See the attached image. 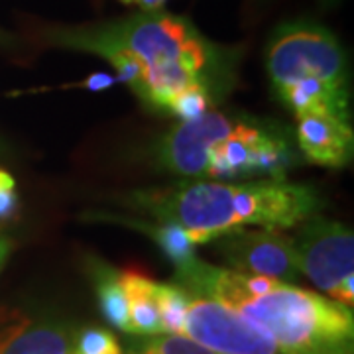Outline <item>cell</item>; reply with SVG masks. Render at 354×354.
Instances as JSON below:
<instances>
[{
    "label": "cell",
    "instance_id": "cell-1",
    "mask_svg": "<svg viewBox=\"0 0 354 354\" xmlns=\"http://www.w3.org/2000/svg\"><path fill=\"white\" fill-rule=\"evenodd\" d=\"M46 46L106 59L148 109L167 113L179 93L203 87L218 102L234 85L239 50L221 46L185 16L165 10L79 26H46Z\"/></svg>",
    "mask_w": 354,
    "mask_h": 354
},
{
    "label": "cell",
    "instance_id": "cell-2",
    "mask_svg": "<svg viewBox=\"0 0 354 354\" xmlns=\"http://www.w3.org/2000/svg\"><path fill=\"white\" fill-rule=\"evenodd\" d=\"M174 283L236 311L288 354H354L353 309L317 291L199 258L176 268Z\"/></svg>",
    "mask_w": 354,
    "mask_h": 354
},
{
    "label": "cell",
    "instance_id": "cell-3",
    "mask_svg": "<svg viewBox=\"0 0 354 354\" xmlns=\"http://www.w3.org/2000/svg\"><path fill=\"white\" fill-rule=\"evenodd\" d=\"M122 205L152 216L156 223L181 227L195 244L215 241L234 228H297L323 209L317 189L288 179L181 181L167 187L132 191Z\"/></svg>",
    "mask_w": 354,
    "mask_h": 354
},
{
    "label": "cell",
    "instance_id": "cell-4",
    "mask_svg": "<svg viewBox=\"0 0 354 354\" xmlns=\"http://www.w3.org/2000/svg\"><path fill=\"white\" fill-rule=\"evenodd\" d=\"M266 71L276 99L295 116L329 114L351 124L346 51L323 24L309 18L279 24L266 46Z\"/></svg>",
    "mask_w": 354,
    "mask_h": 354
},
{
    "label": "cell",
    "instance_id": "cell-5",
    "mask_svg": "<svg viewBox=\"0 0 354 354\" xmlns=\"http://www.w3.org/2000/svg\"><path fill=\"white\" fill-rule=\"evenodd\" d=\"M293 254L304 274L329 299L353 309L354 234L342 223L313 216L297 227Z\"/></svg>",
    "mask_w": 354,
    "mask_h": 354
},
{
    "label": "cell",
    "instance_id": "cell-6",
    "mask_svg": "<svg viewBox=\"0 0 354 354\" xmlns=\"http://www.w3.org/2000/svg\"><path fill=\"white\" fill-rule=\"evenodd\" d=\"M189 293L183 335L221 354H288L266 330L211 297Z\"/></svg>",
    "mask_w": 354,
    "mask_h": 354
},
{
    "label": "cell",
    "instance_id": "cell-7",
    "mask_svg": "<svg viewBox=\"0 0 354 354\" xmlns=\"http://www.w3.org/2000/svg\"><path fill=\"white\" fill-rule=\"evenodd\" d=\"M215 250L230 270L254 274L278 281H297L299 270L295 264L293 241L286 230L274 228H234L211 241Z\"/></svg>",
    "mask_w": 354,
    "mask_h": 354
},
{
    "label": "cell",
    "instance_id": "cell-8",
    "mask_svg": "<svg viewBox=\"0 0 354 354\" xmlns=\"http://www.w3.org/2000/svg\"><path fill=\"white\" fill-rule=\"evenodd\" d=\"M241 122L211 106L199 116L171 128L156 146V162L169 174L201 179L207 171L211 146L227 138Z\"/></svg>",
    "mask_w": 354,
    "mask_h": 354
},
{
    "label": "cell",
    "instance_id": "cell-9",
    "mask_svg": "<svg viewBox=\"0 0 354 354\" xmlns=\"http://www.w3.org/2000/svg\"><path fill=\"white\" fill-rule=\"evenodd\" d=\"M73 335L65 323L20 307H0V354H65Z\"/></svg>",
    "mask_w": 354,
    "mask_h": 354
},
{
    "label": "cell",
    "instance_id": "cell-10",
    "mask_svg": "<svg viewBox=\"0 0 354 354\" xmlns=\"http://www.w3.org/2000/svg\"><path fill=\"white\" fill-rule=\"evenodd\" d=\"M297 144L311 164L344 167L353 160V124L329 114L297 116Z\"/></svg>",
    "mask_w": 354,
    "mask_h": 354
},
{
    "label": "cell",
    "instance_id": "cell-11",
    "mask_svg": "<svg viewBox=\"0 0 354 354\" xmlns=\"http://www.w3.org/2000/svg\"><path fill=\"white\" fill-rule=\"evenodd\" d=\"M270 130L272 128H268L266 124L241 122L227 138L211 146L205 177L211 179L254 177L256 152Z\"/></svg>",
    "mask_w": 354,
    "mask_h": 354
},
{
    "label": "cell",
    "instance_id": "cell-12",
    "mask_svg": "<svg viewBox=\"0 0 354 354\" xmlns=\"http://www.w3.org/2000/svg\"><path fill=\"white\" fill-rule=\"evenodd\" d=\"M120 279L128 301V333L140 337L164 335L160 313L153 299L156 281L134 270L120 272Z\"/></svg>",
    "mask_w": 354,
    "mask_h": 354
},
{
    "label": "cell",
    "instance_id": "cell-13",
    "mask_svg": "<svg viewBox=\"0 0 354 354\" xmlns=\"http://www.w3.org/2000/svg\"><path fill=\"white\" fill-rule=\"evenodd\" d=\"M93 218L97 221H109V223H118L124 227L134 228L142 234L150 236L158 248L174 262L176 268L189 264L193 258H197L195 254V242L191 241V236L177 225L169 223H148L142 218H130V216H116V215H102V213H93Z\"/></svg>",
    "mask_w": 354,
    "mask_h": 354
},
{
    "label": "cell",
    "instance_id": "cell-14",
    "mask_svg": "<svg viewBox=\"0 0 354 354\" xmlns=\"http://www.w3.org/2000/svg\"><path fill=\"white\" fill-rule=\"evenodd\" d=\"M91 274H93V283L99 297L102 317L114 329L128 333V301L120 272L101 260H95L91 264Z\"/></svg>",
    "mask_w": 354,
    "mask_h": 354
},
{
    "label": "cell",
    "instance_id": "cell-15",
    "mask_svg": "<svg viewBox=\"0 0 354 354\" xmlns=\"http://www.w3.org/2000/svg\"><path fill=\"white\" fill-rule=\"evenodd\" d=\"M153 299L162 321V333L164 335H183L185 325V311L189 293L177 283H160L153 286Z\"/></svg>",
    "mask_w": 354,
    "mask_h": 354
},
{
    "label": "cell",
    "instance_id": "cell-16",
    "mask_svg": "<svg viewBox=\"0 0 354 354\" xmlns=\"http://www.w3.org/2000/svg\"><path fill=\"white\" fill-rule=\"evenodd\" d=\"M73 351L77 354H124L118 339L102 327L79 330L73 337Z\"/></svg>",
    "mask_w": 354,
    "mask_h": 354
},
{
    "label": "cell",
    "instance_id": "cell-17",
    "mask_svg": "<svg viewBox=\"0 0 354 354\" xmlns=\"http://www.w3.org/2000/svg\"><path fill=\"white\" fill-rule=\"evenodd\" d=\"M213 104H215V99L211 97V93L207 88L191 87L177 95L169 104L167 113L181 118V122H183V120H191L205 111H209Z\"/></svg>",
    "mask_w": 354,
    "mask_h": 354
},
{
    "label": "cell",
    "instance_id": "cell-18",
    "mask_svg": "<svg viewBox=\"0 0 354 354\" xmlns=\"http://www.w3.org/2000/svg\"><path fill=\"white\" fill-rule=\"evenodd\" d=\"M138 342L152 354H221L191 341L185 335H158Z\"/></svg>",
    "mask_w": 354,
    "mask_h": 354
},
{
    "label": "cell",
    "instance_id": "cell-19",
    "mask_svg": "<svg viewBox=\"0 0 354 354\" xmlns=\"http://www.w3.org/2000/svg\"><path fill=\"white\" fill-rule=\"evenodd\" d=\"M18 211V193L14 177L0 167V221L12 218Z\"/></svg>",
    "mask_w": 354,
    "mask_h": 354
},
{
    "label": "cell",
    "instance_id": "cell-20",
    "mask_svg": "<svg viewBox=\"0 0 354 354\" xmlns=\"http://www.w3.org/2000/svg\"><path fill=\"white\" fill-rule=\"evenodd\" d=\"M116 81V77L109 75V73H93L88 75L79 87L88 88V91H102V88H109Z\"/></svg>",
    "mask_w": 354,
    "mask_h": 354
},
{
    "label": "cell",
    "instance_id": "cell-21",
    "mask_svg": "<svg viewBox=\"0 0 354 354\" xmlns=\"http://www.w3.org/2000/svg\"><path fill=\"white\" fill-rule=\"evenodd\" d=\"M124 4H134L138 6L142 12H156V10H162L165 4V0H120Z\"/></svg>",
    "mask_w": 354,
    "mask_h": 354
},
{
    "label": "cell",
    "instance_id": "cell-22",
    "mask_svg": "<svg viewBox=\"0 0 354 354\" xmlns=\"http://www.w3.org/2000/svg\"><path fill=\"white\" fill-rule=\"evenodd\" d=\"M10 252H12V241L0 234V270L4 268Z\"/></svg>",
    "mask_w": 354,
    "mask_h": 354
},
{
    "label": "cell",
    "instance_id": "cell-23",
    "mask_svg": "<svg viewBox=\"0 0 354 354\" xmlns=\"http://www.w3.org/2000/svg\"><path fill=\"white\" fill-rule=\"evenodd\" d=\"M127 354V353H124ZM128 354H152L146 346H142L140 342H134L132 346H130V351H128Z\"/></svg>",
    "mask_w": 354,
    "mask_h": 354
},
{
    "label": "cell",
    "instance_id": "cell-24",
    "mask_svg": "<svg viewBox=\"0 0 354 354\" xmlns=\"http://www.w3.org/2000/svg\"><path fill=\"white\" fill-rule=\"evenodd\" d=\"M14 39L4 32V30H0V46H12Z\"/></svg>",
    "mask_w": 354,
    "mask_h": 354
},
{
    "label": "cell",
    "instance_id": "cell-25",
    "mask_svg": "<svg viewBox=\"0 0 354 354\" xmlns=\"http://www.w3.org/2000/svg\"><path fill=\"white\" fill-rule=\"evenodd\" d=\"M65 354H77V353H75V351H73V346H71V348H69V351H67V353H65Z\"/></svg>",
    "mask_w": 354,
    "mask_h": 354
},
{
    "label": "cell",
    "instance_id": "cell-26",
    "mask_svg": "<svg viewBox=\"0 0 354 354\" xmlns=\"http://www.w3.org/2000/svg\"><path fill=\"white\" fill-rule=\"evenodd\" d=\"M325 4H333V2H337V0H323Z\"/></svg>",
    "mask_w": 354,
    "mask_h": 354
}]
</instances>
